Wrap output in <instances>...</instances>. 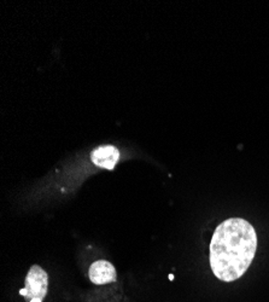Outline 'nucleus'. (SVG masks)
Segmentation results:
<instances>
[{
    "instance_id": "1",
    "label": "nucleus",
    "mask_w": 269,
    "mask_h": 302,
    "mask_svg": "<svg viewBox=\"0 0 269 302\" xmlns=\"http://www.w3.org/2000/svg\"><path fill=\"white\" fill-rule=\"evenodd\" d=\"M257 250L254 226L241 218H230L220 224L210 242L212 273L223 282L239 279L250 267Z\"/></svg>"
},
{
    "instance_id": "2",
    "label": "nucleus",
    "mask_w": 269,
    "mask_h": 302,
    "mask_svg": "<svg viewBox=\"0 0 269 302\" xmlns=\"http://www.w3.org/2000/svg\"><path fill=\"white\" fill-rule=\"evenodd\" d=\"M48 287V276L40 266L34 265L29 269L26 277V288L20 290V294L26 299H42L46 296Z\"/></svg>"
},
{
    "instance_id": "3",
    "label": "nucleus",
    "mask_w": 269,
    "mask_h": 302,
    "mask_svg": "<svg viewBox=\"0 0 269 302\" xmlns=\"http://www.w3.org/2000/svg\"><path fill=\"white\" fill-rule=\"evenodd\" d=\"M88 276L93 284H107V283L116 282V269L109 261L99 260L91 265Z\"/></svg>"
},
{
    "instance_id": "4",
    "label": "nucleus",
    "mask_w": 269,
    "mask_h": 302,
    "mask_svg": "<svg viewBox=\"0 0 269 302\" xmlns=\"http://www.w3.org/2000/svg\"><path fill=\"white\" fill-rule=\"evenodd\" d=\"M118 157H120V151L111 145L97 148L91 153V160L96 166L109 169V171L114 169V167L116 166Z\"/></svg>"
},
{
    "instance_id": "5",
    "label": "nucleus",
    "mask_w": 269,
    "mask_h": 302,
    "mask_svg": "<svg viewBox=\"0 0 269 302\" xmlns=\"http://www.w3.org/2000/svg\"><path fill=\"white\" fill-rule=\"evenodd\" d=\"M42 300H40V299H33V300H31V302H41Z\"/></svg>"
}]
</instances>
